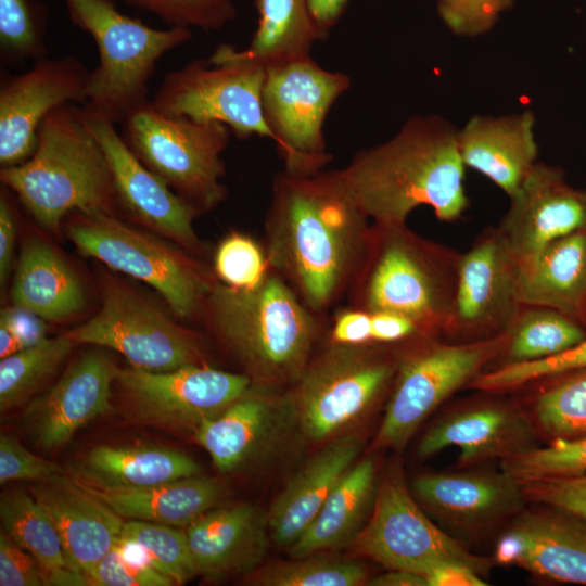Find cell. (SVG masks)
I'll return each instance as SVG.
<instances>
[{
	"mask_svg": "<svg viewBox=\"0 0 586 586\" xmlns=\"http://www.w3.org/2000/svg\"><path fill=\"white\" fill-rule=\"evenodd\" d=\"M273 388L252 385L220 415L203 420L194 437L221 472H230L266 448L291 409Z\"/></svg>",
	"mask_w": 586,
	"mask_h": 586,
	"instance_id": "cell-26",
	"label": "cell"
},
{
	"mask_svg": "<svg viewBox=\"0 0 586 586\" xmlns=\"http://www.w3.org/2000/svg\"><path fill=\"white\" fill-rule=\"evenodd\" d=\"M76 214L67 234L82 255L150 285L177 317L190 319L203 310L214 282L202 265L115 215Z\"/></svg>",
	"mask_w": 586,
	"mask_h": 586,
	"instance_id": "cell-9",
	"label": "cell"
},
{
	"mask_svg": "<svg viewBox=\"0 0 586 586\" xmlns=\"http://www.w3.org/2000/svg\"><path fill=\"white\" fill-rule=\"evenodd\" d=\"M351 84L348 75L321 67L310 55L266 68L263 112L285 170L311 174L330 162L323 123Z\"/></svg>",
	"mask_w": 586,
	"mask_h": 586,
	"instance_id": "cell-11",
	"label": "cell"
},
{
	"mask_svg": "<svg viewBox=\"0 0 586 586\" xmlns=\"http://www.w3.org/2000/svg\"><path fill=\"white\" fill-rule=\"evenodd\" d=\"M411 486L428 509L464 531L504 519L519 510L525 498L520 484L505 471L422 474Z\"/></svg>",
	"mask_w": 586,
	"mask_h": 586,
	"instance_id": "cell-23",
	"label": "cell"
},
{
	"mask_svg": "<svg viewBox=\"0 0 586 586\" xmlns=\"http://www.w3.org/2000/svg\"><path fill=\"white\" fill-rule=\"evenodd\" d=\"M119 538L139 545L150 565L170 577L176 585L198 575L186 531L167 524L128 520L123 524Z\"/></svg>",
	"mask_w": 586,
	"mask_h": 586,
	"instance_id": "cell-40",
	"label": "cell"
},
{
	"mask_svg": "<svg viewBox=\"0 0 586 586\" xmlns=\"http://www.w3.org/2000/svg\"><path fill=\"white\" fill-rule=\"evenodd\" d=\"M0 320L4 321L17 337L22 349L36 345L44 340L46 326L43 319L16 306L1 310Z\"/></svg>",
	"mask_w": 586,
	"mask_h": 586,
	"instance_id": "cell-53",
	"label": "cell"
},
{
	"mask_svg": "<svg viewBox=\"0 0 586 586\" xmlns=\"http://www.w3.org/2000/svg\"><path fill=\"white\" fill-rule=\"evenodd\" d=\"M374 495L375 466L366 458L342 475L314 521L290 546L291 557L303 558L354 543Z\"/></svg>",
	"mask_w": 586,
	"mask_h": 586,
	"instance_id": "cell-33",
	"label": "cell"
},
{
	"mask_svg": "<svg viewBox=\"0 0 586 586\" xmlns=\"http://www.w3.org/2000/svg\"><path fill=\"white\" fill-rule=\"evenodd\" d=\"M533 431L517 409L488 403L453 412L430 428L418 453L432 456L446 447L460 449L458 463L469 467L494 458L506 459L533 446Z\"/></svg>",
	"mask_w": 586,
	"mask_h": 586,
	"instance_id": "cell-24",
	"label": "cell"
},
{
	"mask_svg": "<svg viewBox=\"0 0 586 586\" xmlns=\"http://www.w3.org/2000/svg\"><path fill=\"white\" fill-rule=\"evenodd\" d=\"M92 586H171L174 581L154 568L129 561L113 547L90 575Z\"/></svg>",
	"mask_w": 586,
	"mask_h": 586,
	"instance_id": "cell-49",
	"label": "cell"
},
{
	"mask_svg": "<svg viewBox=\"0 0 586 586\" xmlns=\"http://www.w3.org/2000/svg\"><path fill=\"white\" fill-rule=\"evenodd\" d=\"M116 381L143 420L193 431L203 420L220 415L253 385L246 374L204 365L160 372L119 369Z\"/></svg>",
	"mask_w": 586,
	"mask_h": 586,
	"instance_id": "cell-15",
	"label": "cell"
},
{
	"mask_svg": "<svg viewBox=\"0 0 586 586\" xmlns=\"http://www.w3.org/2000/svg\"><path fill=\"white\" fill-rule=\"evenodd\" d=\"M533 128L530 111L504 117H472L458 131L464 166L485 175L508 196L512 195L536 163Z\"/></svg>",
	"mask_w": 586,
	"mask_h": 586,
	"instance_id": "cell-28",
	"label": "cell"
},
{
	"mask_svg": "<svg viewBox=\"0 0 586 586\" xmlns=\"http://www.w3.org/2000/svg\"><path fill=\"white\" fill-rule=\"evenodd\" d=\"M66 334L44 339L0 361V408L7 411L21 404L40 382L52 374L74 346Z\"/></svg>",
	"mask_w": 586,
	"mask_h": 586,
	"instance_id": "cell-37",
	"label": "cell"
},
{
	"mask_svg": "<svg viewBox=\"0 0 586 586\" xmlns=\"http://www.w3.org/2000/svg\"><path fill=\"white\" fill-rule=\"evenodd\" d=\"M526 499L586 518V473L520 482Z\"/></svg>",
	"mask_w": 586,
	"mask_h": 586,
	"instance_id": "cell-48",
	"label": "cell"
},
{
	"mask_svg": "<svg viewBox=\"0 0 586 586\" xmlns=\"http://www.w3.org/2000/svg\"><path fill=\"white\" fill-rule=\"evenodd\" d=\"M75 344L109 347L137 369L170 371L202 365L195 336L152 303L119 282H107L100 310L66 333Z\"/></svg>",
	"mask_w": 586,
	"mask_h": 586,
	"instance_id": "cell-13",
	"label": "cell"
},
{
	"mask_svg": "<svg viewBox=\"0 0 586 586\" xmlns=\"http://www.w3.org/2000/svg\"><path fill=\"white\" fill-rule=\"evenodd\" d=\"M16 237L13 207L4 192L0 196V283H7L11 271Z\"/></svg>",
	"mask_w": 586,
	"mask_h": 586,
	"instance_id": "cell-54",
	"label": "cell"
},
{
	"mask_svg": "<svg viewBox=\"0 0 586 586\" xmlns=\"http://www.w3.org/2000/svg\"><path fill=\"white\" fill-rule=\"evenodd\" d=\"M329 340L342 344L372 342L371 314L355 307L341 309L334 317Z\"/></svg>",
	"mask_w": 586,
	"mask_h": 586,
	"instance_id": "cell-51",
	"label": "cell"
},
{
	"mask_svg": "<svg viewBox=\"0 0 586 586\" xmlns=\"http://www.w3.org/2000/svg\"><path fill=\"white\" fill-rule=\"evenodd\" d=\"M129 7L146 11L169 27L219 30L232 22L237 10L231 0H123Z\"/></svg>",
	"mask_w": 586,
	"mask_h": 586,
	"instance_id": "cell-45",
	"label": "cell"
},
{
	"mask_svg": "<svg viewBox=\"0 0 586 586\" xmlns=\"http://www.w3.org/2000/svg\"><path fill=\"white\" fill-rule=\"evenodd\" d=\"M512 0H438L437 11L446 26L461 36L489 30Z\"/></svg>",
	"mask_w": 586,
	"mask_h": 586,
	"instance_id": "cell-46",
	"label": "cell"
},
{
	"mask_svg": "<svg viewBox=\"0 0 586 586\" xmlns=\"http://www.w3.org/2000/svg\"><path fill=\"white\" fill-rule=\"evenodd\" d=\"M368 579L367 568L358 561L311 555L255 569L249 582L262 586H358Z\"/></svg>",
	"mask_w": 586,
	"mask_h": 586,
	"instance_id": "cell-38",
	"label": "cell"
},
{
	"mask_svg": "<svg viewBox=\"0 0 586 586\" xmlns=\"http://www.w3.org/2000/svg\"><path fill=\"white\" fill-rule=\"evenodd\" d=\"M517 515L496 559L551 579L586 585V518L545 505Z\"/></svg>",
	"mask_w": 586,
	"mask_h": 586,
	"instance_id": "cell-20",
	"label": "cell"
},
{
	"mask_svg": "<svg viewBox=\"0 0 586 586\" xmlns=\"http://www.w3.org/2000/svg\"><path fill=\"white\" fill-rule=\"evenodd\" d=\"M81 485L123 519L186 527L225 496L220 481L199 474L142 488L106 489Z\"/></svg>",
	"mask_w": 586,
	"mask_h": 586,
	"instance_id": "cell-32",
	"label": "cell"
},
{
	"mask_svg": "<svg viewBox=\"0 0 586 586\" xmlns=\"http://www.w3.org/2000/svg\"><path fill=\"white\" fill-rule=\"evenodd\" d=\"M22 349V346L11 328L0 320V357L5 358Z\"/></svg>",
	"mask_w": 586,
	"mask_h": 586,
	"instance_id": "cell-58",
	"label": "cell"
},
{
	"mask_svg": "<svg viewBox=\"0 0 586 586\" xmlns=\"http://www.w3.org/2000/svg\"><path fill=\"white\" fill-rule=\"evenodd\" d=\"M89 69L75 56H44L20 74H1L0 165L30 157L43 119L58 107L85 103Z\"/></svg>",
	"mask_w": 586,
	"mask_h": 586,
	"instance_id": "cell-16",
	"label": "cell"
},
{
	"mask_svg": "<svg viewBox=\"0 0 586 586\" xmlns=\"http://www.w3.org/2000/svg\"><path fill=\"white\" fill-rule=\"evenodd\" d=\"M231 135L221 123L165 115L150 100L128 113L120 131L139 161L200 213L226 198L221 155Z\"/></svg>",
	"mask_w": 586,
	"mask_h": 586,
	"instance_id": "cell-7",
	"label": "cell"
},
{
	"mask_svg": "<svg viewBox=\"0 0 586 586\" xmlns=\"http://www.w3.org/2000/svg\"><path fill=\"white\" fill-rule=\"evenodd\" d=\"M381 345L329 340L310 358L288 395L293 416L309 440L321 442L341 435L393 382L397 358Z\"/></svg>",
	"mask_w": 586,
	"mask_h": 586,
	"instance_id": "cell-8",
	"label": "cell"
},
{
	"mask_svg": "<svg viewBox=\"0 0 586 586\" xmlns=\"http://www.w3.org/2000/svg\"><path fill=\"white\" fill-rule=\"evenodd\" d=\"M0 518L2 530L36 559L46 585H90L85 574L69 565L52 520L33 495L23 491L2 494Z\"/></svg>",
	"mask_w": 586,
	"mask_h": 586,
	"instance_id": "cell-34",
	"label": "cell"
},
{
	"mask_svg": "<svg viewBox=\"0 0 586 586\" xmlns=\"http://www.w3.org/2000/svg\"><path fill=\"white\" fill-rule=\"evenodd\" d=\"M266 523L249 505L212 509L198 518L186 528L198 574L217 579L254 571L268 548Z\"/></svg>",
	"mask_w": 586,
	"mask_h": 586,
	"instance_id": "cell-25",
	"label": "cell"
},
{
	"mask_svg": "<svg viewBox=\"0 0 586 586\" xmlns=\"http://www.w3.org/2000/svg\"><path fill=\"white\" fill-rule=\"evenodd\" d=\"M348 0H308V11L320 40L326 39L329 31L345 12Z\"/></svg>",
	"mask_w": 586,
	"mask_h": 586,
	"instance_id": "cell-56",
	"label": "cell"
},
{
	"mask_svg": "<svg viewBox=\"0 0 586 586\" xmlns=\"http://www.w3.org/2000/svg\"><path fill=\"white\" fill-rule=\"evenodd\" d=\"M11 300L13 306L55 321L79 314L86 293L66 260L43 240L30 238L18 256Z\"/></svg>",
	"mask_w": 586,
	"mask_h": 586,
	"instance_id": "cell-30",
	"label": "cell"
},
{
	"mask_svg": "<svg viewBox=\"0 0 586 586\" xmlns=\"http://www.w3.org/2000/svg\"><path fill=\"white\" fill-rule=\"evenodd\" d=\"M356 549L390 570L424 574L444 562L466 564L479 574L488 561L466 550L438 528L413 500L399 474L382 483L369 522L354 540Z\"/></svg>",
	"mask_w": 586,
	"mask_h": 586,
	"instance_id": "cell-14",
	"label": "cell"
},
{
	"mask_svg": "<svg viewBox=\"0 0 586 586\" xmlns=\"http://www.w3.org/2000/svg\"><path fill=\"white\" fill-rule=\"evenodd\" d=\"M505 333L461 344L424 342L397 358L394 386L374 440L378 448L400 449L422 421L448 396L480 374L504 344Z\"/></svg>",
	"mask_w": 586,
	"mask_h": 586,
	"instance_id": "cell-12",
	"label": "cell"
},
{
	"mask_svg": "<svg viewBox=\"0 0 586 586\" xmlns=\"http://www.w3.org/2000/svg\"><path fill=\"white\" fill-rule=\"evenodd\" d=\"M31 494L52 520L69 565L90 581L97 564L118 540L124 519L64 475L36 482Z\"/></svg>",
	"mask_w": 586,
	"mask_h": 586,
	"instance_id": "cell-22",
	"label": "cell"
},
{
	"mask_svg": "<svg viewBox=\"0 0 586 586\" xmlns=\"http://www.w3.org/2000/svg\"><path fill=\"white\" fill-rule=\"evenodd\" d=\"M64 475L63 469L23 446L12 435L0 436V483L14 481L44 482Z\"/></svg>",
	"mask_w": 586,
	"mask_h": 586,
	"instance_id": "cell-47",
	"label": "cell"
},
{
	"mask_svg": "<svg viewBox=\"0 0 586 586\" xmlns=\"http://www.w3.org/2000/svg\"><path fill=\"white\" fill-rule=\"evenodd\" d=\"M71 23L93 39L98 65L89 72L84 109L89 115L122 123L148 101L158 60L184 44V27L153 28L122 13L113 0H62Z\"/></svg>",
	"mask_w": 586,
	"mask_h": 586,
	"instance_id": "cell-6",
	"label": "cell"
},
{
	"mask_svg": "<svg viewBox=\"0 0 586 586\" xmlns=\"http://www.w3.org/2000/svg\"><path fill=\"white\" fill-rule=\"evenodd\" d=\"M370 235L369 218L339 169H284L275 177L265 219L267 259L314 313L351 288Z\"/></svg>",
	"mask_w": 586,
	"mask_h": 586,
	"instance_id": "cell-1",
	"label": "cell"
},
{
	"mask_svg": "<svg viewBox=\"0 0 586 586\" xmlns=\"http://www.w3.org/2000/svg\"><path fill=\"white\" fill-rule=\"evenodd\" d=\"M573 373L542 392L534 403L537 423L553 438L586 435V370Z\"/></svg>",
	"mask_w": 586,
	"mask_h": 586,
	"instance_id": "cell-41",
	"label": "cell"
},
{
	"mask_svg": "<svg viewBox=\"0 0 586 586\" xmlns=\"http://www.w3.org/2000/svg\"><path fill=\"white\" fill-rule=\"evenodd\" d=\"M517 295L521 305L579 318L586 309V230L517 262Z\"/></svg>",
	"mask_w": 586,
	"mask_h": 586,
	"instance_id": "cell-29",
	"label": "cell"
},
{
	"mask_svg": "<svg viewBox=\"0 0 586 586\" xmlns=\"http://www.w3.org/2000/svg\"><path fill=\"white\" fill-rule=\"evenodd\" d=\"M502 471L518 483L586 473V435L555 438L545 447H532L502 459Z\"/></svg>",
	"mask_w": 586,
	"mask_h": 586,
	"instance_id": "cell-42",
	"label": "cell"
},
{
	"mask_svg": "<svg viewBox=\"0 0 586 586\" xmlns=\"http://www.w3.org/2000/svg\"><path fill=\"white\" fill-rule=\"evenodd\" d=\"M422 335L410 319L392 313L371 314L372 342L388 344Z\"/></svg>",
	"mask_w": 586,
	"mask_h": 586,
	"instance_id": "cell-52",
	"label": "cell"
},
{
	"mask_svg": "<svg viewBox=\"0 0 586 586\" xmlns=\"http://www.w3.org/2000/svg\"><path fill=\"white\" fill-rule=\"evenodd\" d=\"M428 586H484L486 583L472 568L457 563L444 562L424 574Z\"/></svg>",
	"mask_w": 586,
	"mask_h": 586,
	"instance_id": "cell-55",
	"label": "cell"
},
{
	"mask_svg": "<svg viewBox=\"0 0 586 586\" xmlns=\"http://www.w3.org/2000/svg\"><path fill=\"white\" fill-rule=\"evenodd\" d=\"M517 260L500 232H485L459 256L453 310L445 331L472 341L504 334L519 313Z\"/></svg>",
	"mask_w": 586,
	"mask_h": 586,
	"instance_id": "cell-17",
	"label": "cell"
},
{
	"mask_svg": "<svg viewBox=\"0 0 586 586\" xmlns=\"http://www.w3.org/2000/svg\"><path fill=\"white\" fill-rule=\"evenodd\" d=\"M355 434H341L316 454L285 485L267 517L272 539L292 546L314 521L361 448Z\"/></svg>",
	"mask_w": 586,
	"mask_h": 586,
	"instance_id": "cell-27",
	"label": "cell"
},
{
	"mask_svg": "<svg viewBox=\"0 0 586 586\" xmlns=\"http://www.w3.org/2000/svg\"><path fill=\"white\" fill-rule=\"evenodd\" d=\"M509 198L498 231L517 262L586 230V191L568 184L560 168L535 163Z\"/></svg>",
	"mask_w": 586,
	"mask_h": 586,
	"instance_id": "cell-19",
	"label": "cell"
},
{
	"mask_svg": "<svg viewBox=\"0 0 586 586\" xmlns=\"http://www.w3.org/2000/svg\"><path fill=\"white\" fill-rule=\"evenodd\" d=\"M203 309L214 332L256 386L293 385L320 334L317 314L272 268L252 289L214 283Z\"/></svg>",
	"mask_w": 586,
	"mask_h": 586,
	"instance_id": "cell-3",
	"label": "cell"
},
{
	"mask_svg": "<svg viewBox=\"0 0 586 586\" xmlns=\"http://www.w3.org/2000/svg\"><path fill=\"white\" fill-rule=\"evenodd\" d=\"M270 268L265 250L242 232L228 233L214 253L215 275L221 283L234 289L256 286Z\"/></svg>",
	"mask_w": 586,
	"mask_h": 586,
	"instance_id": "cell-44",
	"label": "cell"
},
{
	"mask_svg": "<svg viewBox=\"0 0 586 586\" xmlns=\"http://www.w3.org/2000/svg\"><path fill=\"white\" fill-rule=\"evenodd\" d=\"M266 68L220 44L209 59H195L166 73L151 103L168 116L226 125L238 138L275 141L262 103Z\"/></svg>",
	"mask_w": 586,
	"mask_h": 586,
	"instance_id": "cell-10",
	"label": "cell"
},
{
	"mask_svg": "<svg viewBox=\"0 0 586 586\" xmlns=\"http://www.w3.org/2000/svg\"><path fill=\"white\" fill-rule=\"evenodd\" d=\"M118 371L103 352L82 355L28 406L26 423L35 442L44 449L61 447L80 428L109 411L111 386Z\"/></svg>",
	"mask_w": 586,
	"mask_h": 586,
	"instance_id": "cell-21",
	"label": "cell"
},
{
	"mask_svg": "<svg viewBox=\"0 0 586 586\" xmlns=\"http://www.w3.org/2000/svg\"><path fill=\"white\" fill-rule=\"evenodd\" d=\"M370 586H428L422 574L406 570H390L387 573L369 578Z\"/></svg>",
	"mask_w": 586,
	"mask_h": 586,
	"instance_id": "cell-57",
	"label": "cell"
},
{
	"mask_svg": "<svg viewBox=\"0 0 586 586\" xmlns=\"http://www.w3.org/2000/svg\"><path fill=\"white\" fill-rule=\"evenodd\" d=\"M458 260L406 224H373L366 257L349 288L351 307L404 316L431 336L445 330L450 318Z\"/></svg>",
	"mask_w": 586,
	"mask_h": 586,
	"instance_id": "cell-5",
	"label": "cell"
},
{
	"mask_svg": "<svg viewBox=\"0 0 586 586\" xmlns=\"http://www.w3.org/2000/svg\"><path fill=\"white\" fill-rule=\"evenodd\" d=\"M0 180L35 221L54 234L72 212L114 215L117 206L103 149L85 109L74 103L43 119L34 153L18 165L1 167Z\"/></svg>",
	"mask_w": 586,
	"mask_h": 586,
	"instance_id": "cell-4",
	"label": "cell"
},
{
	"mask_svg": "<svg viewBox=\"0 0 586 586\" xmlns=\"http://www.w3.org/2000/svg\"><path fill=\"white\" fill-rule=\"evenodd\" d=\"M42 571L36 559L0 531V586H43Z\"/></svg>",
	"mask_w": 586,
	"mask_h": 586,
	"instance_id": "cell-50",
	"label": "cell"
},
{
	"mask_svg": "<svg viewBox=\"0 0 586 586\" xmlns=\"http://www.w3.org/2000/svg\"><path fill=\"white\" fill-rule=\"evenodd\" d=\"M339 173L375 225H405L422 205L453 221L468 207L458 131L441 117L410 118L392 139L360 150Z\"/></svg>",
	"mask_w": 586,
	"mask_h": 586,
	"instance_id": "cell-2",
	"label": "cell"
},
{
	"mask_svg": "<svg viewBox=\"0 0 586 586\" xmlns=\"http://www.w3.org/2000/svg\"><path fill=\"white\" fill-rule=\"evenodd\" d=\"M257 28L239 53L263 67L310 55L320 40L308 11V0H256Z\"/></svg>",
	"mask_w": 586,
	"mask_h": 586,
	"instance_id": "cell-35",
	"label": "cell"
},
{
	"mask_svg": "<svg viewBox=\"0 0 586 586\" xmlns=\"http://www.w3.org/2000/svg\"><path fill=\"white\" fill-rule=\"evenodd\" d=\"M186 454L154 445H100L80 461L75 480L106 489L149 487L200 474Z\"/></svg>",
	"mask_w": 586,
	"mask_h": 586,
	"instance_id": "cell-31",
	"label": "cell"
},
{
	"mask_svg": "<svg viewBox=\"0 0 586 586\" xmlns=\"http://www.w3.org/2000/svg\"><path fill=\"white\" fill-rule=\"evenodd\" d=\"M49 10L40 0H0L1 63L15 65L48 56Z\"/></svg>",
	"mask_w": 586,
	"mask_h": 586,
	"instance_id": "cell-39",
	"label": "cell"
},
{
	"mask_svg": "<svg viewBox=\"0 0 586 586\" xmlns=\"http://www.w3.org/2000/svg\"><path fill=\"white\" fill-rule=\"evenodd\" d=\"M86 114L109 163L116 204L150 230L199 251L193 220L200 212L139 161L114 123Z\"/></svg>",
	"mask_w": 586,
	"mask_h": 586,
	"instance_id": "cell-18",
	"label": "cell"
},
{
	"mask_svg": "<svg viewBox=\"0 0 586 586\" xmlns=\"http://www.w3.org/2000/svg\"><path fill=\"white\" fill-rule=\"evenodd\" d=\"M586 370V336L570 349L552 357L505 364L472 380V387L488 392L507 391L543 378Z\"/></svg>",
	"mask_w": 586,
	"mask_h": 586,
	"instance_id": "cell-43",
	"label": "cell"
},
{
	"mask_svg": "<svg viewBox=\"0 0 586 586\" xmlns=\"http://www.w3.org/2000/svg\"><path fill=\"white\" fill-rule=\"evenodd\" d=\"M585 329L558 310L531 306L518 313L505 332L502 347L508 362H525L552 357L578 344Z\"/></svg>",
	"mask_w": 586,
	"mask_h": 586,
	"instance_id": "cell-36",
	"label": "cell"
}]
</instances>
